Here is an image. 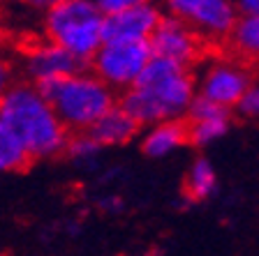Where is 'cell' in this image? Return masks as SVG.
I'll list each match as a JSON object with an SVG mask.
<instances>
[{"label":"cell","mask_w":259,"mask_h":256,"mask_svg":"<svg viewBox=\"0 0 259 256\" xmlns=\"http://www.w3.org/2000/svg\"><path fill=\"white\" fill-rule=\"evenodd\" d=\"M148 46H151V54L157 58H167L171 63L188 67L201 56L204 42L183 21L167 14L162 16L153 35L148 37Z\"/></svg>","instance_id":"obj_7"},{"label":"cell","mask_w":259,"mask_h":256,"mask_svg":"<svg viewBox=\"0 0 259 256\" xmlns=\"http://www.w3.org/2000/svg\"><path fill=\"white\" fill-rule=\"evenodd\" d=\"M238 16H248V14H259V0H234Z\"/></svg>","instance_id":"obj_21"},{"label":"cell","mask_w":259,"mask_h":256,"mask_svg":"<svg viewBox=\"0 0 259 256\" xmlns=\"http://www.w3.org/2000/svg\"><path fill=\"white\" fill-rule=\"evenodd\" d=\"M139 132V125L118 107L113 104L102 118H97V123L88 129L93 139L102 148H111V145H125L137 136Z\"/></svg>","instance_id":"obj_12"},{"label":"cell","mask_w":259,"mask_h":256,"mask_svg":"<svg viewBox=\"0 0 259 256\" xmlns=\"http://www.w3.org/2000/svg\"><path fill=\"white\" fill-rule=\"evenodd\" d=\"M197 95V83L188 67L167 58L151 56L132 88L123 92L118 107L139 127L181 120Z\"/></svg>","instance_id":"obj_1"},{"label":"cell","mask_w":259,"mask_h":256,"mask_svg":"<svg viewBox=\"0 0 259 256\" xmlns=\"http://www.w3.org/2000/svg\"><path fill=\"white\" fill-rule=\"evenodd\" d=\"M188 143V125L183 120H162L148 125L141 136V150L151 160H162L183 148Z\"/></svg>","instance_id":"obj_11"},{"label":"cell","mask_w":259,"mask_h":256,"mask_svg":"<svg viewBox=\"0 0 259 256\" xmlns=\"http://www.w3.org/2000/svg\"><path fill=\"white\" fill-rule=\"evenodd\" d=\"M102 19L93 0H63L44 14V35L88 65L102 46Z\"/></svg>","instance_id":"obj_3"},{"label":"cell","mask_w":259,"mask_h":256,"mask_svg":"<svg viewBox=\"0 0 259 256\" xmlns=\"http://www.w3.org/2000/svg\"><path fill=\"white\" fill-rule=\"evenodd\" d=\"M30 157L19 143L12 129L5 125V120L0 118V173H16V171L28 169Z\"/></svg>","instance_id":"obj_15"},{"label":"cell","mask_w":259,"mask_h":256,"mask_svg":"<svg viewBox=\"0 0 259 256\" xmlns=\"http://www.w3.org/2000/svg\"><path fill=\"white\" fill-rule=\"evenodd\" d=\"M234 109L238 111V116L250 118V120H259V81L248 85V90L243 92V97L238 99V104Z\"/></svg>","instance_id":"obj_18"},{"label":"cell","mask_w":259,"mask_h":256,"mask_svg":"<svg viewBox=\"0 0 259 256\" xmlns=\"http://www.w3.org/2000/svg\"><path fill=\"white\" fill-rule=\"evenodd\" d=\"M49 104L67 132H88L116 104V95L93 72L81 70L56 83Z\"/></svg>","instance_id":"obj_4"},{"label":"cell","mask_w":259,"mask_h":256,"mask_svg":"<svg viewBox=\"0 0 259 256\" xmlns=\"http://www.w3.org/2000/svg\"><path fill=\"white\" fill-rule=\"evenodd\" d=\"M0 118L30 160H51L65 152L70 132L30 81L12 83L10 90H5L0 97Z\"/></svg>","instance_id":"obj_2"},{"label":"cell","mask_w":259,"mask_h":256,"mask_svg":"<svg viewBox=\"0 0 259 256\" xmlns=\"http://www.w3.org/2000/svg\"><path fill=\"white\" fill-rule=\"evenodd\" d=\"M28 7H32V10L37 12H49L51 7H56L58 3H63V0H23Z\"/></svg>","instance_id":"obj_22"},{"label":"cell","mask_w":259,"mask_h":256,"mask_svg":"<svg viewBox=\"0 0 259 256\" xmlns=\"http://www.w3.org/2000/svg\"><path fill=\"white\" fill-rule=\"evenodd\" d=\"M95 7L100 10L102 16H111V14H118V12H125V10H132V7L141 5L146 0H93Z\"/></svg>","instance_id":"obj_19"},{"label":"cell","mask_w":259,"mask_h":256,"mask_svg":"<svg viewBox=\"0 0 259 256\" xmlns=\"http://www.w3.org/2000/svg\"><path fill=\"white\" fill-rule=\"evenodd\" d=\"M100 152H102V145L97 143L88 132H76L74 136L67 139V145H65V155L79 166L95 164Z\"/></svg>","instance_id":"obj_17"},{"label":"cell","mask_w":259,"mask_h":256,"mask_svg":"<svg viewBox=\"0 0 259 256\" xmlns=\"http://www.w3.org/2000/svg\"><path fill=\"white\" fill-rule=\"evenodd\" d=\"M218 192L215 166L206 157H197L185 173V194L192 201H206Z\"/></svg>","instance_id":"obj_13"},{"label":"cell","mask_w":259,"mask_h":256,"mask_svg":"<svg viewBox=\"0 0 259 256\" xmlns=\"http://www.w3.org/2000/svg\"><path fill=\"white\" fill-rule=\"evenodd\" d=\"M229 116L222 118H210V120H194V123H188V141H192L194 145H210L220 141L227 132H229Z\"/></svg>","instance_id":"obj_16"},{"label":"cell","mask_w":259,"mask_h":256,"mask_svg":"<svg viewBox=\"0 0 259 256\" xmlns=\"http://www.w3.org/2000/svg\"><path fill=\"white\" fill-rule=\"evenodd\" d=\"M151 56L148 42H102L91 60L93 74L111 90H127L137 83Z\"/></svg>","instance_id":"obj_5"},{"label":"cell","mask_w":259,"mask_h":256,"mask_svg":"<svg viewBox=\"0 0 259 256\" xmlns=\"http://www.w3.org/2000/svg\"><path fill=\"white\" fill-rule=\"evenodd\" d=\"M229 42L243 58H259V14L238 16L229 32Z\"/></svg>","instance_id":"obj_14"},{"label":"cell","mask_w":259,"mask_h":256,"mask_svg":"<svg viewBox=\"0 0 259 256\" xmlns=\"http://www.w3.org/2000/svg\"><path fill=\"white\" fill-rule=\"evenodd\" d=\"M12 83H14V67L5 58H0V97L5 95V90H10Z\"/></svg>","instance_id":"obj_20"},{"label":"cell","mask_w":259,"mask_h":256,"mask_svg":"<svg viewBox=\"0 0 259 256\" xmlns=\"http://www.w3.org/2000/svg\"><path fill=\"white\" fill-rule=\"evenodd\" d=\"M86 65L76 60L72 54H67L63 46L49 42L32 44L23 56V70H26L30 83H37L44 79H65L76 72H81Z\"/></svg>","instance_id":"obj_10"},{"label":"cell","mask_w":259,"mask_h":256,"mask_svg":"<svg viewBox=\"0 0 259 256\" xmlns=\"http://www.w3.org/2000/svg\"><path fill=\"white\" fill-rule=\"evenodd\" d=\"M250 83H252V79H250L245 67L232 63V60H218V63L206 67L199 88H197V95L215 101L225 109H232L238 104V99L248 90Z\"/></svg>","instance_id":"obj_8"},{"label":"cell","mask_w":259,"mask_h":256,"mask_svg":"<svg viewBox=\"0 0 259 256\" xmlns=\"http://www.w3.org/2000/svg\"><path fill=\"white\" fill-rule=\"evenodd\" d=\"M162 10L146 0L132 10L102 19V42H148L162 19Z\"/></svg>","instance_id":"obj_9"},{"label":"cell","mask_w":259,"mask_h":256,"mask_svg":"<svg viewBox=\"0 0 259 256\" xmlns=\"http://www.w3.org/2000/svg\"><path fill=\"white\" fill-rule=\"evenodd\" d=\"M164 10L183 21L201 42L227 39L238 19L234 0H164Z\"/></svg>","instance_id":"obj_6"}]
</instances>
